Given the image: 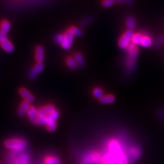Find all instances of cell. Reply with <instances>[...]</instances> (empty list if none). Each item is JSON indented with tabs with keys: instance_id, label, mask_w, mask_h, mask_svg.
I'll return each mask as SVG.
<instances>
[{
	"instance_id": "15",
	"label": "cell",
	"mask_w": 164,
	"mask_h": 164,
	"mask_svg": "<svg viewBox=\"0 0 164 164\" xmlns=\"http://www.w3.org/2000/svg\"><path fill=\"white\" fill-rule=\"evenodd\" d=\"M125 23H126V26L128 30L130 31H133L136 28V23L134 18L131 16H128L126 18L125 20Z\"/></svg>"
},
{
	"instance_id": "24",
	"label": "cell",
	"mask_w": 164,
	"mask_h": 164,
	"mask_svg": "<svg viewBox=\"0 0 164 164\" xmlns=\"http://www.w3.org/2000/svg\"><path fill=\"white\" fill-rule=\"evenodd\" d=\"M48 118L50 121H56L58 120L60 116V112L58 110L55 109L48 115Z\"/></svg>"
},
{
	"instance_id": "16",
	"label": "cell",
	"mask_w": 164,
	"mask_h": 164,
	"mask_svg": "<svg viewBox=\"0 0 164 164\" xmlns=\"http://www.w3.org/2000/svg\"><path fill=\"white\" fill-rule=\"evenodd\" d=\"M99 100V102L102 104H111L115 100V97L112 95H104Z\"/></svg>"
},
{
	"instance_id": "3",
	"label": "cell",
	"mask_w": 164,
	"mask_h": 164,
	"mask_svg": "<svg viewBox=\"0 0 164 164\" xmlns=\"http://www.w3.org/2000/svg\"><path fill=\"white\" fill-rule=\"evenodd\" d=\"M132 31H127L121 37L119 40V46L122 49H127L130 43H131L132 38L134 35Z\"/></svg>"
},
{
	"instance_id": "29",
	"label": "cell",
	"mask_w": 164,
	"mask_h": 164,
	"mask_svg": "<svg viewBox=\"0 0 164 164\" xmlns=\"http://www.w3.org/2000/svg\"><path fill=\"white\" fill-rule=\"evenodd\" d=\"M163 42H164V36H160L154 42V46L155 47H159L160 45H162Z\"/></svg>"
},
{
	"instance_id": "23",
	"label": "cell",
	"mask_w": 164,
	"mask_h": 164,
	"mask_svg": "<svg viewBox=\"0 0 164 164\" xmlns=\"http://www.w3.org/2000/svg\"><path fill=\"white\" fill-rule=\"evenodd\" d=\"M93 96L97 99H100L104 96V92L102 89L100 88H96L93 90Z\"/></svg>"
},
{
	"instance_id": "9",
	"label": "cell",
	"mask_w": 164,
	"mask_h": 164,
	"mask_svg": "<svg viewBox=\"0 0 164 164\" xmlns=\"http://www.w3.org/2000/svg\"><path fill=\"white\" fill-rule=\"evenodd\" d=\"M31 105V103L24 100L21 102V103L20 104V106L18 108V114L19 116H24L26 114H27L29 109H30Z\"/></svg>"
},
{
	"instance_id": "28",
	"label": "cell",
	"mask_w": 164,
	"mask_h": 164,
	"mask_svg": "<svg viewBox=\"0 0 164 164\" xmlns=\"http://www.w3.org/2000/svg\"><path fill=\"white\" fill-rule=\"evenodd\" d=\"M115 3V0H103L102 5L105 8H108L112 6Z\"/></svg>"
},
{
	"instance_id": "13",
	"label": "cell",
	"mask_w": 164,
	"mask_h": 164,
	"mask_svg": "<svg viewBox=\"0 0 164 164\" xmlns=\"http://www.w3.org/2000/svg\"><path fill=\"white\" fill-rule=\"evenodd\" d=\"M128 153H129L128 159L130 157L133 161H134L138 159L140 154H141V151H140V149H139V148L137 147L131 148L128 150Z\"/></svg>"
},
{
	"instance_id": "4",
	"label": "cell",
	"mask_w": 164,
	"mask_h": 164,
	"mask_svg": "<svg viewBox=\"0 0 164 164\" xmlns=\"http://www.w3.org/2000/svg\"><path fill=\"white\" fill-rule=\"evenodd\" d=\"M0 45L1 48L7 52H12L14 50V46L7 38L6 34L0 32Z\"/></svg>"
},
{
	"instance_id": "10",
	"label": "cell",
	"mask_w": 164,
	"mask_h": 164,
	"mask_svg": "<svg viewBox=\"0 0 164 164\" xmlns=\"http://www.w3.org/2000/svg\"><path fill=\"white\" fill-rule=\"evenodd\" d=\"M27 115L28 116V118L34 124H36L37 119H38V109L33 106H31L30 109H29Z\"/></svg>"
},
{
	"instance_id": "7",
	"label": "cell",
	"mask_w": 164,
	"mask_h": 164,
	"mask_svg": "<svg viewBox=\"0 0 164 164\" xmlns=\"http://www.w3.org/2000/svg\"><path fill=\"white\" fill-rule=\"evenodd\" d=\"M55 109V106L52 105H48L44 106L38 109V118H41V117L48 116Z\"/></svg>"
},
{
	"instance_id": "30",
	"label": "cell",
	"mask_w": 164,
	"mask_h": 164,
	"mask_svg": "<svg viewBox=\"0 0 164 164\" xmlns=\"http://www.w3.org/2000/svg\"><path fill=\"white\" fill-rule=\"evenodd\" d=\"M125 1L128 4V5H131L133 4L134 0H125Z\"/></svg>"
},
{
	"instance_id": "12",
	"label": "cell",
	"mask_w": 164,
	"mask_h": 164,
	"mask_svg": "<svg viewBox=\"0 0 164 164\" xmlns=\"http://www.w3.org/2000/svg\"><path fill=\"white\" fill-rule=\"evenodd\" d=\"M30 157L27 154L23 153L19 154L13 162V164H29Z\"/></svg>"
},
{
	"instance_id": "11",
	"label": "cell",
	"mask_w": 164,
	"mask_h": 164,
	"mask_svg": "<svg viewBox=\"0 0 164 164\" xmlns=\"http://www.w3.org/2000/svg\"><path fill=\"white\" fill-rule=\"evenodd\" d=\"M44 59V49L41 46H38L35 49V60L37 63H43Z\"/></svg>"
},
{
	"instance_id": "31",
	"label": "cell",
	"mask_w": 164,
	"mask_h": 164,
	"mask_svg": "<svg viewBox=\"0 0 164 164\" xmlns=\"http://www.w3.org/2000/svg\"><path fill=\"white\" fill-rule=\"evenodd\" d=\"M115 1H118L120 4H122V3H124L125 2V0H115Z\"/></svg>"
},
{
	"instance_id": "19",
	"label": "cell",
	"mask_w": 164,
	"mask_h": 164,
	"mask_svg": "<svg viewBox=\"0 0 164 164\" xmlns=\"http://www.w3.org/2000/svg\"><path fill=\"white\" fill-rule=\"evenodd\" d=\"M60 160L58 157L49 156L44 159V164H60Z\"/></svg>"
},
{
	"instance_id": "27",
	"label": "cell",
	"mask_w": 164,
	"mask_h": 164,
	"mask_svg": "<svg viewBox=\"0 0 164 164\" xmlns=\"http://www.w3.org/2000/svg\"><path fill=\"white\" fill-rule=\"evenodd\" d=\"M64 38H65V34H59V35H56L55 37L54 40H55L56 43L61 45V43L64 40Z\"/></svg>"
},
{
	"instance_id": "22",
	"label": "cell",
	"mask_w": 164,
	"mask_h": 164,
	"mask_svg": "<svg viewBox=\"0 0 164 164\" xmlns=\"http://www.w3.org/2000/svg\"><path fill=\"white\" fill-rule=\"evenodd\" d=\"M69 31L71 32L74 37H81L83 35V31L79 28L73 26L69 29Z\"/></svg>"
},
{
	"instance_id": "21",
	"label": "cell",
	"mask_w": 164,
	"mask_h": 164,
	"mask_svg": "<svg viewBox=\"0 0 164 164\" xmlns=\"http://www.w3.org/2000/svg\"><path fill=\"white\" fill-rule=\"evenodd\" d=\"M74 58L78 65V67H82L85 65V60L83 55L81 53H76L74 55Z\"/></svg>"
},
{
	"instance_id": "6",
	"label": "cell",
	"mask_w": 164,
	"mask_h": 164,
	"mask_svg": "<svg viewBox=\"0 0 164 164\" xmlns=\"http://www.w3.org/2000/svg\"><path fill=\"white\" fill-rule=\"evenodd\" d=\"M44 69V65L43 63H37L31 69L29 73V77L31 80L36 79L38 76L41 73Z\"/></svg>"
},
{
	"instance_id": "26",
	"label": "cell",
	"mask_w": 164,
	"mask_h": 164,
	"mask_svg": "<svg viewBox=\"0 0 164 164\" xmlns=\"http://www.w3.org/2000/svg\"><path fill=\"white\" fill-rule=\"evenodd\" d=\"M46 127L48 130L50 132H54L57 128V123L56 121H50L46 125Z\"/></svg>"
},
{
	"instance_id": "32",
	"label": "cell",
	"mask_w": 164,
	"mask_h": 164,
	"mask_svg": "<svg viewBox=\"0 0 164 164\" xmlns=\"http://www.w3.org/2000/svg\"><path fill=\"white\" fill-rule=\"evenodd\" d=\"M159 115H161L162 118H164V112L163 111H162L161 112L159 113Z\"/></svg>"
},
{
	"instance_id": "8",
	"label": "cell",
	"mask_w": 164,
	"mask_h": 164,
	"mask_svg": "<svg viewBox=\"0 0 164 164\" xmlns=\"http://www.w3.org/2000/svg\"><path fill=\"white\" fill-rule=\"evenodd\" d=\"M19 95L25 99V100L32 103L34 101L35 98L32 94L26 88H21L19 89Z\"/></svg>"
},
{
	"instance_id": "20",
	"label": "cell",
	"mask_w": 164,
	"mask_h": 164,
	"mask_svg": "<svg viewBox=\"0 0 164 164\" xmlns=\"http://www.w3.org/2000/svg\"><path fill=\"white\" fill-rule=\"evenodd\" d=\"M143 35L142 34L140 33H137L134 34L131 40V43L134 44V45H140V43H141L142 38H143Z\"/></svg>"
},
{
	"instance_id": "18",
	"label": "cell",
	"mask_w": 164,
	"mask_h": 164,
	"mask_svg": "<svg viewBox=\"0 0 164 164\" xmlns=\"http://www.w3.org/2000/svg\"><path fill=\"white\" fill-rule=\"evenodd\" d=\"M66 64L67 67L72 70H76L78 67V65L74 57H69L66 59Z\"/></svg>"
},
{
	"instance_id": "5",
	"label": "cell",
	"mask_w": 164,
	"mask_h": 164,
	"mask_svg": "<svg viewBox=\"0 0 164 164\" xmlns=\"http://www.w3.org/2000/svg\"><path fill=\"white\" fill-rule=\"evenodd\" d=\"M74 40V36L69 31L65 33V38L61 43V46L65 50H69L71 48L73 43Z\"/></svg>"
},
{
	"instance_id": "2",
	"label": "cell",
	"mask_w": 164,
	"mask_h": 164,
	"mask_svg": "<svg viewBox=\"0 0 164 164\" xmlns=\"http://www.w3.org/2000/svg\"><path fill=\"white\" fill-rule=\"evenodd\" d=\"M102 156L96 151H91L86 154L80 164H101Z\"/></svg>"
},
{
	"instance_id": "1",
	"label": "cell",
	"mask_w": 164,
	"mask_h": 164,
	"mask_svg": "<svg viewBox=\"0 0 164 164\" xmlns=\"http://www.w3.org/2000/svg\"><path fill=\"white\" fill-rule=\"evenodd\" d=\"M5 147L14 151L24 150L28 146L26 140L21 138H12L7 139L4 142Z\"/></svg>"
},
{
	"instance_id": "25",
	"label": "cell",
	"mask_w": 164,
	"mask_h": 164,
	"mask_svg": "<svg viewBox=\"0 0 164 164\" xmlns=\"http://www.w3.org/2000/svg\"><path fill=\"white\" fill-rule=\"evenodd\" d=\"M93 21L94 18L92 16H88L82 20L80 22V25L82 27H86L89 26Z\"/></svg>"
},
{
	"instance_id": "14",
	"label": "cell",
	"mask_w": 164,
	"mask_h": 164,
	"mask_svg": "<svg viewBox=\"0 0 164 164\" xmlns=\"http://www.w3.org/2000/svg\"><path fill=\"white\" fill-rule=\"evenodd\" d=\"M10 28L11 26L10 22L7 20H4L2 21L1 26H0V32L7 35L10 30Z\"/></svg>"
},
{
	"instance_id": "17",
	"label": "cell",
	"mask_w": 164,
	"mask_h": 164,
	"mask_svg": "<svg viewBox=\"0 0 164 164\" xmlns=\"http://www.w3.org/2000/svg\"><path fill=\"white\" fill-rule=\"evenodd\" d=\"M153 44V41L152 39L150 37H149L147 35H144L141 43H140V45H141L144 48H149Z\"/></svg>"
}]
</instances>
